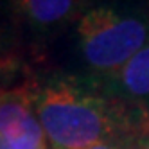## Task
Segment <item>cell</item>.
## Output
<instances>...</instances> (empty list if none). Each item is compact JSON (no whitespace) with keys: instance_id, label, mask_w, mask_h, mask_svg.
I'll list each match as a JSON object with an SVG mask.
<instances>
[{"instance_id":"cell-6","label":"cell","mask_w":149,"mask_h":149,"mask_svg":"<svg viewBox=\"0 0 149 149\" xmlns=\"http://www.w3.org/2000/svg\"><path fill=\"white\" fill-rule=\"evenodd\" d=\"M130 149H149V122H140L135 127V131L127 136Z\"/></svg>"},{"instance_id":"cell-3","label":"cell","mask_w":149,"mask_h":149,"mask_svg":"<svg viewBox=\"0 0 149 149\" xmlns=\"http://www.w3.org/2000/svg\"><path fill=\"white\" fill-rule=\"evenodd\" d=\"M0 136L13 149H45L49 140L36 113V99L25 92L0 95Z\"/></svg>"},{"instance_id":"cell-7","label":"cell","mask_w":149,"mask_h":149,"mask_svg":"<svg viewBox=\"0 0 149 149\" xmlns=\"http://www.w3.org/2000/svg\"><path fill=\"white\" fill-rule=\"evenodd\" d=\"M90 149H130V146H127V136H126V138H117V140L97 144V146H93Z\"/></svg>"},{"instance_id":"cell-2","label":"cell","mask_w":149,"mask_h":149,"mask_svg":"<svg viewBox=\"0 0 149 149\" xmlns=\"http://www.w3.org/2000/svg\"><path fill=\"white\" fill-rule=\"evenodd\" d=\"M77 40L84 61L95 72L115 76L149 43V25L108 6L86 11L77 22Z\"/></svg>"},{"instance_id":"cell-1","label":"cell","mask_w":149,"mask_h":149,"mask_svg":"<svg viewBox=\"0 0 149 149\" xmlns=\"http://www.w3.org/2000/svg\"><path fill=\"white\" fill-rule=\"evenodd\" d=\"M36 113L52 149H90L133 131L126 111L72 79H54L36 99Z\"/></svg>"},{"instance_id":"cell-8","label":"cell","mask_w":149,"mask_h":149,"mask_svg":"<svg viewBox=\"0 0 149 149\" xmlns=\"http://www.w3.org/2000/svg\"><path fill=\"white\" fill-rule=\"evenodd\" d=\"M0 149H13V147H11V146H9L7 142H6V140H4V138H2V136H0ZM45 149H49V147H45Z\"/></svg>"},{"instance_id":"cell-4","label":"cell","mask_w":149,"mask_h":149,"mask_svg":"<svg viewBox=\"0 0 149 149\" xmlns=\"http://www.w3.org/2000/svg\"><path fill=\"white\" fill-rule=\"evenodd\" d=\"M31 25L47 29L70 22L81 9V0H11Z\"/></svg>"},{"instance_id":"cell-5","label":"cell","mask_w":149,"mask_h":149,"mask_svg":"<svg viewBox=\"0 0 149 149\" xmlns=\"http://www.w3.org/2000/svg\"><path fill=\"white\" fill-rule=\"evenodd\" d=\"M113 77L126 93L138 99L149 97V43L138 50Z\"/></svg>"}]
</instances>
